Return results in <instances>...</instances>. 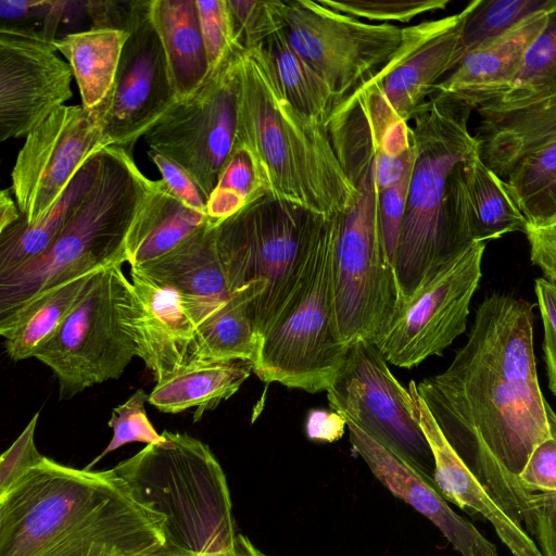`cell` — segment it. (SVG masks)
<instances>
[{
  "mask_svg": "<svg viewBox=\"0 0 556 556\" xmlns=\"http://www.w3.org/2000/svg\"><path fill=\"white\" fill-rule=\"evenodd\" d=\"M149 157L159 168L167 189L189 207L206 214L207 200L191 176L175 162L149 150Z\"/></svg>",
  "mask_w": 556,
  "mask_h": 556,
  "instance_id": "46",
  "label": "cell"
},
{
  "mask_svg": "<svg viewBox=\"0 0 556 556\" xmlns=\"http://www.w3.org/2000/svg\"><path fill=\"white\" fill-rule=\"evenodd\" d=\"M131 288L122 265L102 268L55 334L35 352L56 376L60 399L119 378L138 356L126 323Z\"/></svg>",
  "mask_w": 556,
  "mask_h": 556,
  "instance_id": "10",
  "label": "cell"
},
{
  "mask_svg": "<svg viewBox=\"0 0 556 556\" xmlns=\"http://www.w3.org/2000/svg\"><path fill=\"white\" fill-rule=\"evenodd\" d=\"M480 155L501 178L528 153L556 142V96L506 114L481 117Z\"/></svg>",
  "mask_w": 556,
  "mask_h": 556,
  "instance_id": "27",
  "label": "cell"
},
{
  "mask_svg": "<svg viewBox=\"0 0 556 556\" xmlns=\"http://www.w3.org/2000/svg\"><path fill=\"white\" fill-rule=\"evenodd\" d=\"M103 149L79 168L49 211L34 224L21 217L0 232V276L42 253L90 192L102 164Z\"/></svg>",
  "mask_w": 556,
  "mask_h": 556,
  "instance_id": "30",
  "label": "cell"
},
{
  "mask_svg": "<svg viewBox=\"0 0 556 556\" xmlns=\"http://www.w3.org/2000/svg\"><path fill=\"white\" fill-rule=\"evenodd\" d=\"M99 270L55 285L0 316V334L12 361L34 357L58 331Z\"/></svg>",
  "mask_w": 556,
  "mask_h": 556,
  "instance_id": "29",
  "label": "cell"
},
{
  "mask_svg": "<svg viewBox=\"0 0 556 556\" xmlns=\"http://www.w3.org/2000/svg\"><path fill=\"white\" fill-rule=\"evenodd\" d=\"M254 364L247 359L199 361L156 382L149 403L163 413L195 407L194 421L232 396L250 377Z\"/></svg>",
  "mask_w": 556,
  "mask_h": 556,
  "instance_id": "28",
  "label": "cell"
},
{
  "mask_svg": "<svg viewBox=\"0 0 556 556\" xmlns=\"http://www.w3.org/2000/svg\"><path fill=\"white\" fill-rule=\"evenodd\" d=\"M109 102L88 110L63 105L26 136L12 169V192L23 220L40 219L83 164L112 146L104 134Z\"/></svg>",
  "mask_w": 556,
  "mask_h": 556,
  "instance_id": "15",
  "label": "cell"
},
{
  "mask_svg": "<svg viewBox=\"0 0 556 556\" xmlns=\"http://www.w3.org/2000/svg\"><path fill=\"white\" fill-rule=\"evenodd\" d=\"M485 242H472L438 265L374 343L391 365L412 368L442 355L467 328L482 277Z\"/></svg>",
  "mask_w": 556,
  "mask_h": 556,
  "instance_id": "12",
  "label": "cell"
},
{
  "mask_svg": "<svg viewBox=\"0 0 556 556\" xmlns=\"http://www.w3.org/2000/svg\"><path fill=\"white\" fill-rule=\"evenodd\" d=\"M38 417L39 413H36L17 439L1 455L0 495L10 490L46 457L38 452L35 444V431Z\"/></svg>",
  "mask_w": 556,
  "mask_h": 556,
  "instance_id": "42",
  "label": "cell"
},
{
  "mask_svg": "<svg viewBox=\"0 0 556 556\" xmlns=\"http://www.w3.org/2000/svg\"><path fill=\"white\" fill-rule=\"evenodd\" d=\"M407 389V404L430 447L433 481L443 497L490 521L513 556H543L531 536L498 506L450 444L418 393L417 383L410 380Z\"/></svg>",
  "mask_w": 556,
  "mask_h": 556,
  "instance_id": "21",
  "label": "cell"
},
{
  "mask_svg": "<svg viewBox=\"0 0 556 556\" xmlns=\"http://www.w3.org/2000/svg\"><path fill=\"white\" fill-rule=\"evenodd\" d=\"M344 420L354 451L374 476L394 496L429 519L460 556H498L496 546L448 506L427 475L353 421Z\"/></svg>",
  "mask_w": 556,
  "mask_h": 556,
  "instance_id": "19",
  "label": "cell"
},
{
  "mask_svg": "<svg viewBox=\"0 0 556 556\" xmlns=\"http://www.w3.org/2000/svg\"><path fill=\"white\" fill-rule=\"evenodd\" d=\"M531 263L544 278L556 281V222L543 227L527 226Z\"/></svg>",
  "mask_w": 556,
  "mask_h": 556,
  "instance_id": "47",
  "label": "cell"
},
{
  "mask_svg": "<svg viewBox=\"0 0 556 556\" xmlns=\"http://www.w3.org/2000/svg\"><path fill=\"white\" fill-rule=\"evenodd\" d=\"M132 0L100 1L87 0V16L91 20V28H109L127 31Z\"/></svg>",
  "mask_w": 556,
  "mask_h": 556,
  "instance_id": "50",
  "label": "cell"
},
{
  "mask_svg": "<svg viewBox=\"0 0 556 556\" xmlns=\"http://www.w3.org/2000/svg\"><path fill=\"white\" fill-rule=\"evenodd\" d=\"M164 522L113 469L45 457L0 495V556H144Z\"/></svg>",
  "mask_w": 556,
  "mask_h": 556,
  "instance_id": "2",
  "label": "cell"
},
{
  "mask_svg": "<svg viewBox=\"0 0 556 556\" xmlns=\"http://www.w3.org/2000/svg\"><path fill=\"white\" fill-rule=\"evenodd\" d=\"M112 469L148 507L165 518L166 544L203 556L227 547L237 531L226 476L205 443L162 432Z\"/></svg>",
  "mask_w": 556,
  "mask_h": 556,
  "instance_id": "6",
  "label": "cell"
},
{
  "mask_svg": "<svg viewBox=\"0 0 556 556\" xmlns=\"http://www.w3.org/2000/svg\"><path fill=\"white\" fill-rule=\"evenodd\" d=\"M338 157L356 194L341 213L334 250L337 329L346 346L375 343L400 314L403 296L381 228L374 149L354 148Z\"/></svg>",
  "mask_w": 556,
  "mask_h": 556,
  "instance_id": "8",
  "label": "cell"
},
{
  "mask_svg": "<svg viewBox=\"0 0 556 556\" xmlns=\"http://www.w3.org/2000/svg\"><path fill=\"white\" fill-rule=\"evenodd\" d=\"M132 268L176 292L197 327L235 295L210 220L168 253Z\"/></svg>",
  "mask_w": 556,
  "mask_h": 556,
  "instance_id": "22",
  "label": "cell"
},
{
  "mask_svg": "<svg viewBox=\"0 0 556 556\" xmlns=\"http://www.w3.org/2000/svg\"><path fill=\"white\" fill-rule=\"evenodd\" d=\"M535 526L543 556H556V492L533 495Z\"/></svg>",
  "mask_w": 556,
  "mask_h": 556,
  "instance_id": "49",
  "label": "cell"
},
{
  "mask_svg": "<svg viewBox=\"0 0 556 556\" xmlns=\"http://www.w3.org/2000/svg\"><path fill=\"white\" fill-rule=\"evenodd\" d=\"M150 12L177 100L192 94L211 73L197 0H151Z\"/></svg>",
  "mask_w": 556,
  "mask_h": 556,
  "instance_id": "26",
  "label": "cell"
},
{
  "mask_svg": "<svg viewBox=\"0 0 556 556\" xmlns=\"http://www.w3.org/2000/svg\"><path fill=\"white\" fill-rule=\"evenodd\" d=\"M556 96V4L544 28L529 47L510 89L478 109L481 117L521 110Z\"/></svg>",
  "mask_w": 556,
  "mask_h": 556,
  "instance_id": "34",
  "label": "cell"
},
{
  "mask_svg": "<svg viewBox=\"0 0 556 556\" xmlns=\"http://www.w3.org/2000/svg\"><path fill=\"white\" fill-rule=\"evenodd\" d=\"M340 220L341 213L319 215L296 283L263 336L253 372L267 384L327 391L344 363L333 287Z\"/></svg>",
  "mask_w": 556,
  "mask_h": 556,
  "instance_id": "7",
  "label": "cell"
},
{
  "mask_svg": "<svg viewBox=\"0 0 556 556\" xmlns=\"http://www.w3.org/2000/svg\"><path fill=\"white\" fill-rule=\"evenodd\" d=\"M318 217L268 192L215 226L230 291L253 300L261 343L296 283Z\"/></svg>",
  "mask_w": 556,
  "mask_h": 556,
  "instance_id": "9",
  "label": "cell"
},
{
  "mask_svg": "<svg viewBox=\"0 0 556 556\" xmlns=\"http://www.w3.org/2000/svg\"><path fill=\"white\" fill-rule=\"evenodd\" d=\"M346 428L344 418L334 410L313 409L308 413L305 430L308 439L321 442L339 440Z\"/></svg>",
  "mask_w": 556,
  "mask_h": 556,
  "instance_id": "51",
  "label": "cell"
},
{
  "mask_svg": "<svg viewBox=\"0 0 556 556\" xmlns=\"http://www.w3.org/2000/svg\"><path fill=\"white\" fill-rule=\"evenodd\" d=\"M268 192L266 178L252 152L235 143L207 199V218L216 226Z\"/></svg>",
  "mask_w": 556,
  "mask_h": 556,
  "instance_id": "36",
  "label": "cell"
},
{
  "mask_svg": "<svg viewBox=\"0 0 556 556\" xmlns=\"http://www.w3.org/2000/svg\"><path fill=\"white\" fill-rule=\"evenodd\" d=\"M241 42L251 49L263 46L286 28L287 0H228Z\"/></svg>",
  "mask_w": 556,
  "mask_h": 556,
  "instance_id": "40",
  "label": "cell"
},
{
  "mask_svg": "<svg viewBox=\"0 0 556 556\" xmlns=\"http://www.w3.org/2000/svg\"><path fill=\"white\" fill-rule=\"evenodd\" d=\"M260 349L252 300L239 293L197 327L193 363L247 359L255 365Z\"/></svg>",
  "mask_w": 556,
  "mask_h": 556,
  "instance_id": "32",
  "label": "cell"
},
{
  "mask_svg": "<svg viewBox=\"0 0 556 556\" xmlns=\"http://www.w3.org/2000/svg\"><path fill=\"white\" fill-rule=\"evenodd\" d=\"M151 0H132L127 24L128 39L103 118L112 146L129 152L177 100L166 56L150 12Z\"/></svg>",
  "mask_w": 556,
  "mask_h": 556,
  "instance_id": "16",
  "label": "cell"
},
{
  "mask_svg": "<svg viewBox=\"0 0 556 556\" xmlns=\"http://www.w3.org/2000/svg\"><path fill=\"white\" fill-rule=\"evenodd\" d=\"M128 31L90 28L54 39L53 43L73 70L81 105L88 110L111 100Z\"/></svg>",
  "mask_w": 556,
  "mask_h": 556,
  "instance_id": "31",
  "label": "cell"
},
{
  "mask_svg": "<svg viewBox=\"0 0 556 556\" xmlns=\"http://www.w3.org/2000/svg\"><path fill=\"white\" fill-rule=\"evenodd\" d=\"M131 295L126 314L140 357L156 382L193 363L197 326L179 296L130 268Z\"/></svg>",
  "mask_w": 556,
  "mask_h": 556,
  "instance_id": "20",
  "label": "cell"
},
{
  "mask_svg": "<svg viewBox=\"0 0 556 556\" xmlns=\"http://www.w3.org/2000/svg\"><path fill=\"white\" fill-rule=\"evenodd\" d=\"M450 200L469 242H488L520 231L528 222L505 180L481 159L480 150L460 163L450 181Z\"/></svg>",
  "mask_w": 556,
  "mask_h": 556,
  "instance_id": "24",
  "label": "cell"
},
{
  "mask_svg": "<svg viewBox=\"0 0 556 556\" xmlns=\"http://www.w3.org/2000/svg\"><path fill=\"white\" fill-rule=\"evenodd\" d=\"M203 556H268L260 551L245 535L237 533L224 549Z\"/></svg>",
  "mask_w": 556,
  "mask_h": 556,
  "instance_id": "53",
  "label": "cell"
},
{
  "mask_svg": "<svg viewBox=\"0 0 556 556\" xmlns=\"http://www.w3.org/2000/svg\"><path fill=\"white\" fill-rule=\"evenodd\" d=\"M12 194L11 187L0 192V232L22 217L16 201L12 199Z\"/></svg>",
  "mask_w": 556,
  "mask_h": 556,
  "instance_id": "54",
  "label": "cell"
},
{
  "mask_svg": "<svg viewBox=\"0 0 556 556\" xmlns=\"http://www.w3.org/2000/svg\"><path fill=\"white\" fill-rule=\"evenodd\" d=\"M370 341L349 345L344 363L326 391L329 406L399 453L428 476L433 458L408 404V390Z\"/></svg>",
  "mask_w": 556,
  "mask_h": 556,
  "instance_id": "14",
  "label": "cell"
},
{
  "mask_svg": "<svg viewBox=\"0 0 556 556\" xmlns=\"http://www.w3.org/2000/svg\"><path fill=\"white\" fill-rule=\"evenodd\" d=\"M556 0H475L459 41L458 64L478 47L500 37L523 20L551 10Z\"/></svg>",
  "mask_w": 556,
  "mask_h": 556,
  "instance_id": "37",
  "label": "cell"
},
{
  "mask_svg": "<svg viewBox=\"0 0 556 556\" xmlns=\"http://www.w3.org/2000/svg\"><path fill=\"white\" fill-rule=\"evenodd\" d=\"M472 1L456 14L402 28V41L389 62L365 85L376 88L386 106L408 123L458 65L462 27Z\"/></svg>",
  "mask_w": 556,
  "mask_h": 556,
  "instance_id": "18",
  "label": "cell"
},
{
  "mask_svg": "<svg viewBox=\"0 0 556 556\" xmlns=\"http://www.w3.org/2000/svg\"><path fill=\"white\" fill-rule=\"evenodd\" d=\"M235 143L252 152L278 199L333 216L356 194L326 127L286 98L263 46L237 54Z\"/></svg>",
  "mask_w": 556,
  "mask_h": 556,
  "instance_id": "3",
  "label": "cell"
},
{
  "mask_svg": "<svg viewBox=\"0 0 556 556\" xmlns=\"http://www.w3.org/2000/svg\"><path fill=\"white\" fill-rule=\"evenodd\" d=\"M144 556H199L177 547L164 544Z\"/></svg>",
  "mask_w": 556,
  "mask_h": 556,
  "instance_id": "55",
  "label": "cell"
},
{
  "mask_svg": "<svg viewBox=\"0 0 556 556\" xmlns=\"http://www.w3.org/2000/svg\"><path fill=\"white\" fill-rule=\"evenodd\" d=\"M40 30L0 27V140L26 137L68 101L71 65Z\"/></svg>",
  "mask_w": 556,
  "mask_h": 556,
  "instance_id": "17",
  "label": "cell"
},
{
  "mask_svg": "<svg viewBox=\"0 0 556 556\" xmlns=\"http://www.w3.org/2000/svg\"><path fill=\"white\" fill-rule=\"evenodd\" d=\"M208 223L177 199L162 179L151 180L126 238L127 263L140 267L172 251Z\"/></svg>",
  "mask_w": 556,
  "mask_h": 556,
  "instance_id": "25",
  "label": "cell"
},
{
  "mask_svg": "<svg viewBox=\"0 0 556 556\" xmlns=\"http://www.w3.org/2000/svg\"><path fill=\"white\" fill-rule=\"evenodd\" d=\"M471 111L433 92L410 119L415 160L394 262L403 305L430 271L470 244L452 214L448 192L454 169L480 150L468 128Z\"/></svg>",
  "mask_w": 556,
  "mask_h": 556,
  "instance_id": "4",
  "label": "cell"
},
{
  "mask_svg": "<svg viewBox=\"0 0 556 556\" xmlns=\"http://www.w3.org/2000/svg\"><path fill=\"white\" fill-rule=\"evenodd\" d=\"M551 437L531 453L519 476L520 483L529 491L556 492V413L546 404Z\"/></svg>",
  "mask_w": 556,
  "mask_h": 556,
  "instance_id": "43",
  "label": "cell"
},
{
  "mask_svg": "<svg viewBox=\"0 0 556 556\" xmlns=\"http://www.w3.org/2000/svg\"><path fill=\"white\" fill-rule=\"evenodd\" d=\"M146 402H149V394L138 389L126 402L112 410L108 425L113 429V437L103 452L85 469L91 470L101 458L125 444L142 442L148 445L163 441L162 433L156 432L147 416Z\"/></svg>",
  "mask_w": 556,
  "mask_h": 556,
  "instance_id": "38",
  "label": "cell"
},
{
  "mask_svg": "<svg viewBox=\"0 0 556 556\" xmlns=\"http://www.w3.org/2000/svg\"><path fill=\"white\" fill-rule=\"evenodd\" d=\"M547 11L523 20L463 58L434 92L479 109L505 94L516 79L529 47L544 28Z\"/></svg>",
  "mask_w": 556,
  "mask_h": 556,
  "instance_id": "23",
  "label": "cell"
},
{
  "mask_svg": "<svg viewBox=\"0 0 556 556\" xmlns=\"http://www.w3.org/2000/svg\"><path fill=\"white\" fill-rule=\"evenodd\" d=\"M285 31L340 102L375 76L402 41V28L393 24L366 23L313 0H287Z\"/></svg>",
  "mask_w": 556,
  "mask_h": 556,
  "instance_id": "13",
  "label": "cell"
},
{
  "mask_svg": "<svg viewBox=\"0 0 556 556\" xmlns=\"http://www.w3.org/2000/svg\"><path fill=\"white\" fill-rule=\"evenodd\" d=\"M534 293L543 323V355L548 388L556 396V281L536 278Z\"/></svg>",
  "mask_w": 556,
  "mask_h": 556,
  "instance_id": "45",
  "label": "cell"
},
{
  "mask_svg": "<svg viewBox=\"0 0 556 556\" xmlns=\"http://www.w3.org/2000/svg\"><path fill=\"white\" fill-rule=\"evenodd\" d=\"M211 71L243 47L228 0H197Z\"/></svg>",
  "mask_w": 556,
  "mask_h": 556,
  "instance_id": "39",
  "label": "cell"
},
{
  "mask_svg": "<svg viewBox=\"0 0 556 556\" xmlns=\"http://www.w3.org/2000/svg\"><path fill=\"white\" fill-rule=\"evenodd\" d=\"M337 12L377 22L408 23L416 16L444 10L450 0H319Z\"/></svg>",
  "mask_w": 556,
  "mask_h": 556,
  "instance_id": "41",
  "label": "cell"
},
{
  "mask_svg": "<svg viewBox=\"0 0 556 556\" xmlns=\"http://www.w3.org/2000/svg\"><path fill=\"white\" fill-rule=\"evenodd\" d=\"M413 168L414 164L399 182L379 192L381 228L387 253L393 266L406 211Z\"/></svg>",
  "mask_w": 556,
  "mask_h": 556,
  "instance_id": "44",
  "label": "cell"
},
{
  "mask_svg": "<svg viewBox=\"0 0 556 556\" xmlns=\"http://www.w3.org/2000/svg\"><path fill=\"white\" fill-rule=\"evenodd\" d=\"M51 0H0V27L35 29L43 24Z\"/></svg>",
  "mask_w": 556,
  "mask_h": 556,
  "instance_id": "48",
  "label": "cell"
},
{
  "mask_svg": "<svg viewBox=\"0 0 556 556\" xmlns=\"http://www.w3.org/2000/svg\"><path fill=\"white\" fill-rule=\"evenodd\" d=\"M417 391L492 498L535 535V492L519 476L551 432L535 365L533 305L502 292L485 296L451 364L417 383Z\"/></svg>",
  "mask_w": 556,
  "mask_h": 556,
  "instance_id": "1",
  "label": "cell"
},
{
  "mask_svg": "<svg viewBox=\"0 0 556 556\" xmlns=\"http://www.w3.org/2000/svg\"><path fill=\"white\" fill-rule=\"evenodd\" d=\"M377 186L380 191L399 182L407 169L413 166L415 152L412 147L399 156H390L374 152Z\"/></svg>",
  "mask_w": 556,
  "mask_h": 556,
  "instance_id": "52",
  "label": "cell"
},
{
  "mask_svg": "<svg viewBox=\"0 0 556 556\" xmlns=\"http://www.w3.org/2000/svg\"><path fill=\"white\" fill-rule=\"evenodd\" d=\"M211 71L190 96L176 100L143 135L150 150L184 168L206 200L237 134V54Z\"/></svg>",
  "mask_w": 556,
  "mask_h": 556,
  "instance_id": "11",
  "label": "cell"
},
{
  "mask_svg": "<svg viewBox=\"0 0 556 556\" xmlns=\"http://www.w3.org/2000/svg\"><path fill=\"white\" fill-rule=\"evenodd\" d=\"M286 98L302 114L326 127L341 103L327 81L291 46L285 29L263 45Z\"/></svg>",
  "mask_w": 556,
  "mask_h": 556,
  "instance_id": "33",
  "label": "cell"
},
{
  "mask_svg": "<svg viewBox=\"0 0 556 556\" xmlns=\"http://www.w3.org/2000/svg\"><path fill=\"white\" fill-rule=\"evenodd\" d=\"M506 179L529 226L556 222V142L525 155Z\"/></svg>",
  "mask_w": 556,
  "mask_h": 556,
  "instance_id": "35",
  "label": "cell"
},
{
  "mask_svg": "<svg viewBox=\"0 0 556 556\" xmlns=\"http://www.w3.org/2000/svg\"><path fill=\"white\" fill-rule=\"evenodd\" d=\"M149 181L131 152L104 148L90 192L59 235L38 256L0 276V316L55 285L127 263L126 238Z\"/></svg>",
  "mask_w": 556,
  "mask_h": 556,
  "instance_id": "5",
  "label": "cell"
}]
</instances>
